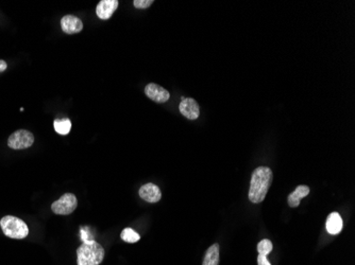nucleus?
<instances>
[{
	"label": "nucleus",
	"mask_w": 355,
	"mask_h": 265,
	"mask_svg": "<svg viewBox=\"0 0 355 265\" xmlns=\"http://www.w3.org/2000/svg\"><path fill=\"white\" fill-rule=\"evenodd\" d=\"M272 176L271 169L268 167H258L253 171L249 190V200L252 203L258 204L265 200L272 183Z\"/></svg>",
	"instance_id": "obj_1"
},
{
	"label": "nucleus",
	"mask_w": 355,
	"mask_h": 265,
	"mask_svg": "<svg viewBox=\"0 0 355 265\" xmlns=\"http://www.w3.org/2000/svg\"><path fill=\"white\" fill-rule=\"evenodd\" d=\"M103 258V247L94 240L83 242L77 249L78 265H99Z\"/></svg>",
	"instance_id": "obj_2"
},
{
	"label": "nucleus",
	"mask_w": 355,
	"mask_h": 265,
	"mask_svg": "<svg viewBox=\"0 0 355 265\" xmlns=\"http://www.w3.org/2000/svg\"><path fill=\"white\" fill-rule=\"evenodd\" d=\"M0 227H2L4 234L11 239L21 240L27 238L29 235L28 225L13 215L4 216L0 221Z\"/></svg>",
	"instance_id": "obj_3"
},
{
	"label": "nucleus",
	"mask_w": 355,
	"mask_h": 265,
	"mask_svg": "<svg viewBox=\"0 0 355 265\" xmlns=\"http://www.w3.org/2000/svg\"><path fill=\"white\" fill-rule=\"evenodd\" d=\"M34 143V136L27 129H18L12 134L8 139L9 148L13 150H25L30 148Z\"/></svg>",
	"instance_id": "obj_4"
},
{
	"label": "nucleus",
	"mask_w": 355,
	"mask_h": 265,
	"mask_svg": "<svg viewBox=\"0 0 355 265\" xmlns=\"http://www.w3.org/2000/svg\"><path fill=\"white\" fill-rule=\"evenodd\" d=\"M78 206V201L75 194L65 193L51 205V210L58 215H68L73 213Z\"/></svg>",
	"instance_id": "obj_5"
},
{
	"label": "nucleus",
	"mask_w": 355,
	"mask_h": 265,
	"mask_svg": "<svg viewBox=\"0 0 355 265\" xmlns=\"http://www.w3.org/2000/svg\"><path fill=\"white\" fill-rule=\"evenodd\" d=\"M145 93L147 97L157 103H165L169 100V92L155 83H150L145 87Z\"/></svg>",
	"instance_id": "obj_6"
},
{
	"label": "nucleus",
	"mask_w": 355,
	"mask_h": 265,
	"mask_svg": "<svg viewBox=\"0 0 355 265\" xmlns=\"http://www.w3.org/2000/svg\"><path fill=\"white\" fill-rule=\"evenodd\" d=\"M179 110L180 113L188 120H196L200 115L199 104L193 98H182Z\"/></svg>",
	"instance_id": "obj_7"
},
{
	"label": "nucleus",
	"mask_w": 355,
	"mask_h": 265,
	"mask_svg": "<svg viewBox=\"0 0 355 265\" xmlns=\"http://www.w3.org/2000/svg\"><path fill=\"white\" fill-rule=\"evenodd\" d=\"M120 6L118 0H101L96 8V14L101 20H108Z\"/></svg>",
	"instance_id": "obj_8"
},
{
	"label": "nucleus",
	"mask_w": 355,
	"mask_h": 265,
	"mask_svg": "<svg viewBox=\"0 0 355 265\" xmlns=\"http://www.w3.org/2000/svg\"><path fill=\"white\" fill-rule=\"evenodd\" d=\"M138 193H139L140 198H143L144 201H146L148 203H152V204L158 203L162 198V193H161L160 188L152 183L141 186L139 191H138Z\"/></svg>",
	"instance_id": "obj_9"
},
{
	"label": "nucleus",
	"mask_w": 355,
	"mask_h": 265,
	"mask_svg": "<svg viewBox=\"0 0 355 265\" xmlns=\"http://www.w3.org/2000/svg\"><path fill=\"white\" fill-rule=\"evenodd\" d=\"M62 31L66 34H76L83 29V22L74 15H66L61 19Z\"/></svg>",
	"instance_id": "obj_10"
},
{
	"label": "nucleus",
	"mask_w": 355,
	"mask_h": 265,
	"mask_svg": "<svg viewBox=\"0 0 355 265\" xmlns=\"http://www.w3.org/2000/svg\"><path fill=\"white\" fill-rule=\"evenodd\" d=\"M310 193V188L307 187V186H298L297 188H295V190L292 192V193H290L287 197V201H288V205H289V207L291 208H295V207H298L299 205H300V202L303 197H305L306 195H309Z\"/></svg>",
	"instance_id": "obj_11"
},
{
	"label": "nucleus",
	"mask_w": 355,
	"mask_h": 265,
	"mask_svg": "<svg viewBox=\"0 0 355 265\" xmlns=\"http://www.w3.org/2000/svg\"><path fill=\"white\" fill-rule=\"evenodd\" d=\"M327 230L330 235H338L342 229V219L339 213L333 212L328 216Z\"/></svg>",
	"instance_id": "obj_12"
},
{
	"label": "nucleus",
	"mask_w": 355,
	"mask_h": 265,
	"mask_svg": "<svg viewBox=\"0 0 355 265\" xmlns=\"http://www.w3.org/2000/svg\"><path fill=\"white\" fill-rule=\"evenodd\" d=\"M219 263V245L213 244L208 250L202 265H218Z\"/></svg>",
	"instance_id": "obj_13"
},
{
	"label": "nucleus",
	"mask_w": 355,
	"mask_h": 265,
	"mask_svg": "<svg viewBox=\"0 0 355 265\" xmlns=\"http://www.w3.org/2000/svg\"><path fill=\"white\" fill-rule=\"evenodd\" d=\"M53 126H54V129L57 134L67 135V134H69L70 128H72V122H70V120L67 118L56 119V120H54Z\"/></svg>",
	"instance_id": "obj_14"
},
{
	"label": "nucleus",
	"mask_w": 355,
	"mask_h": 265,
	"mask_svg": "<svg viewBox=\"0 0 355 265\" xmlns=\"http://www.w3.org/2000/svg\"><path fill=\"white\" fill-rule=\"evenodd\" d=\"M121 238L127 243H136L140 239L139 235L136 231H134L132 228H125L121 234Z\"/></svg>",
	"instance_id": "obj_15"
},
{
	"label": "nucleus",
	"mask_w": 355,
	"mask_h": 265,
	"mask_svg": "<svg viewBox=\"0 0 355 265\" xmlns=\"http://www.w3.org/2000/svg\"><path fill=\"white\" fill-rule=\"evenodd\" d=\"M272 248H274V246H272V243H271V241L265 239V240H262L261 242L258 243L257 245V251H258V255H262V256H268L270 252L272 251Z\"/></svg>",
	"instance_id": "obj_16"
},
{
	"label": "nucleus",
	"mask_w": 355,
	"mask_h": 265,
	"mask_svg": "<svg viewBox=\"0 0 355 265\" xmlns=\"http://www.w3.org/2000/svg\"><path fill=\"white\" fill-rule=\"evenodd\" d=\"M153 4V0H134V7L136 9H147Z\"/></svg>",
	"instance_id": "obj_17"
},
{
	"label": "nucleus",
	"mask_w": 355,
	"mask_h": 265,
	"mask_svg": "<svg viewBox=\"0 0 355 265\" xmlns=\"http://www.w3.org/2000/svg\"><path fill=\"white\" fill-rule=\"evenodd\" d=\"M257 264L258 265H271V263L268 261L266 256L258 255L257 256Z\"/></svg>",
	"instance_id": "obj_18"
},
{
	"label": "nucleus",
	"mask_w": 355,
	"mask_h": 265,
	"mask_svg": "<svg viewBox=\"0 0 355 265\" xmlns=\"http://www.w3.org/2000/svg\"><path fill=\"white\" fill-rule=\"evenodd\" d=\"M7 68H8L7 63L5 61H3V59H0V74H2V72H4Z\"/></svg>",
	"instance_id": "obj_19"
}]
</instances>
